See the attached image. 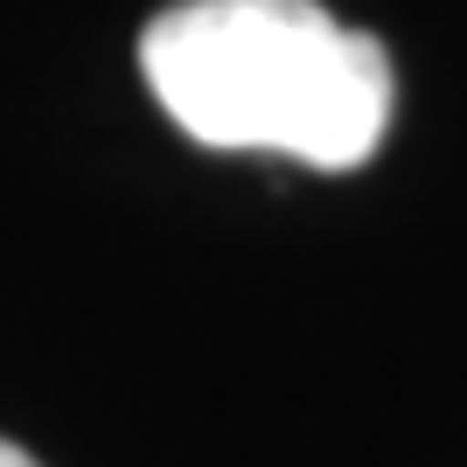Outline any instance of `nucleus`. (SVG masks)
Here are the masks:
<instances>
[{
    "label": "nucleus",
    "mask_w": 467,
    "mask_h": 467,
    "mask_svg": "<svg viewBox=\"0 0 467 467\" xmlns=\"http://www.w3.org/2000/svg\"><path fill=\"white\" fill-rule=\"evenodd\" d=\"M140 78L189 140L321 175L363 168L398 105L384 42L321 0H175L140 36Z\"/></svg>",
    "instance_id": "obj_1"
},
{
    "label": "nucleus",
    "mask_w": 467,
    "mask_h": 467,
    "mask_svg": "<svg viewBox=\"0 0 467 467\" xmlns=\"http://www.w3.org/2000/svg\"><path fill=\"white\" fill-rule=\"evenodd\" d=\"M0 467H42V461H36V453H21L15 440H0Z\"/></svg>",
    "instance_id": "obj_2"
}]
</instances>
